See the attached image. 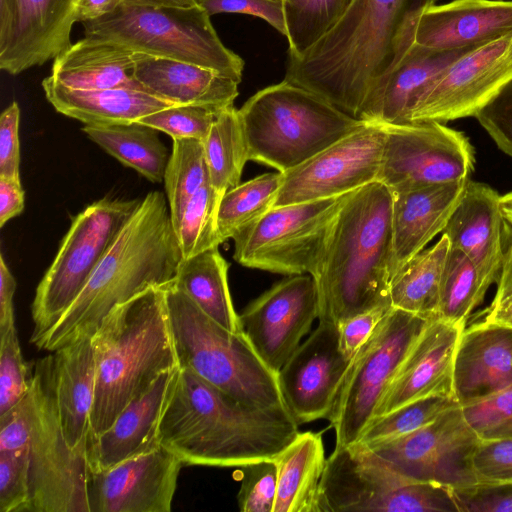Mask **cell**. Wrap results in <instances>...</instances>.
I'll return each instance as SVG.
<instances>
[{"mask_svg": "<svg viewBox=\"0 0 512 512\" xmlns=\"http://www.w3.org/2000/svg\"><path fill=\"white\" fill-rule=\"evenodd\" d=\"M392 308L390 304L378 305L339 322L337 330L341 352L353 359Z\"/></svg>", "mask_w": 512, "mask_h": 512, "instance_id": "obj_52", "label": "cell"}, {"mask_svg": "<svg viewBox=\"0 0 512 512\" xmlns=\"http://www.w3.org/2000/svg\"><path fill=\"white\" fill-rule=\"evenodd\" d=\"M55 396L65 439L75 448L88 437L96 384L92 337H83L54 351Z\"/></svg>", "mask_w": 512, "mask_h": 512, "instance_id": "obj_30", "label": "cell"}, {"mask_svg": "<svg viewBox=\"0 0 512 512\" xmlns=\"http://www.w3.org/2000/svg\"><path fill=\"white\" fill-rule=\"evenodd\" d=\"M164 289L179 367L246 405L290 413L278 373L264 363L245 334L232 333L212 320L174 280Z\"/></svg>", "mask_w": 512, "mask_h": 512, "instance_id": "obj_6", "label": "cell"}, {"mask_svg": "<svg viewBox=\"0 0 512 512\" xmlns=\"http://www.w3.org/2000/svg\"><path fill=\"white\" fill-rule=\"evenodd\" d=\"M87 137L124 166L153 183L163 181L170 154L156 129L133 122L82 127Z\"/></svg>", "mask_w": 512, "mask_h": 512, "instance_id": "obj_36", "label": "cell"}, {"mask_svg": "<svg viewBox=\"0 0 512 512\" xmlns=\"http://www.w3.org/2000/svg\"><path fill=\"white\" fill-rule=\"evenodd\" d=\"M123 0H81L77 12V22L82 24L97 20L116 11Z\"/></svg>", "mask_w": 512, "mask_h": 512, "instance_id": "obj_58", "label": "cell"}, {"mask_svg": "<svg viewBox=\"0 0 512 512\" xmlns=\"http://www.w3.org/2000/svg\"><path fill=\"white\" fill-rule=\"evenodd\" d=\"M178 368L164 372L131 401L99 436L87 439L89 471L99 472L159 446L161 416L174 386Z\"/></svg>", "mask_w": 512, "mask_h": 512, "instance_id": "obj_25", "label": "cell"}, {"mask_svg": "<svg viewBox=\"0 0 512 512\" xmlns=\"http://www.w3.org/2000/svg\"><path fill=\"white\" fill-rule=\"evenodd\" d=\"M282 183V173H265L228 190L217 209L221 244L271 209Z\"/></svg>", "mask_w": 512, "mask_h": 512, "instance_id": "obj_39", "label": "cell"}, {"mask_svg": "<svg viewBox=\"0 0 512 512\" xmlns=\"http://www.w3.org/2000/svg\"><path fill=\"white\" fill-rule=\"evenodd\" d=\"M221 110L204 105L176 104L144 116L137 122L163 132L173 140L194 138L204 141Z\"/></svg>", "mask_w": 512, "mask_h": 512, "instance_id": "obj_44", "label": "cell"}, {"mask_svg": "<svg viewBox=\"0 0 512 512\" xmlns=\"http://www.w3.org/2000/svg\"><path fill=\"white\" fill-rule=\"evenodd\" d=\"M480 442L456 406L412 433L366 447L411 479L459 488L478 481L473 458Z\"/></svg>", "mask_w": 512, "mask_h": 512, "instance_id": "obj_15", "label": "cell"}, {"mask_svg": "<svg viewBox=\"0 0 512 512\" xmlns=\"http://www.w3.org/2000/svg\"><path fill=\"white\" fill-rule=\"evenodd\" d=\"M29 512H90L87 439L72 448L60 423L53 355L37 360L30 378Z\"/></svg>", "mask_w": 512, "mask_h": 512, "instance_id": "obj_9", "label": "cell"}, {"mask_svg": "<svg viewBox=\"0 0 512 512\" xmlns=\"http://www.w3.org/2000/svg\"><path fill=\"white\" fill-rule=\"evenodd\" d=\"M430 319L392 308L352 360L328 417L335 448L357 443Z\"/></svg>", "mask_w": 512, "mask_h": 512, "instance_id": "obj_12", "label": "cell"}, {"mask_svg": "<svg viewBox=\"0 0 512 512\" xmlns=\"http://www.w3.org/2000/svg\"><path fill=\"white\" fill-rule=\"evenodd\" d=\"M25 193L21 182L0 178V227L24 210Z\"/></svg>", "mask_w": 512, "mask_h": 512, "instance_id": "obj_57", "label": "cell"}, {"mask_svg": "<svg viewBox=\"0 0 512 512\" xmlns=\"http://www.w3.org/2000/svg\"><path fill=\"white\" fill-rule=\"evenodd\" d=\"M92 341L96 384L89 440L107 430L160 375L179 367L164 286L150 287L116 305Z\"/></svg>", "mask_w": 512, "mask_h": 512, "instance_id": "obj_5", "label": "cell"}, {"mask_svg": "<svg viewBox=\"0 0 512 512\" xmlns=\"http://www.w3.org/2000/svg\"><path fill=\"white\" fill-rule=\"evenodd\" d=\"M451 490L458 512H512V481L478 480Z\"/></svg>", "mask_w": 512, "mask_h": 512, "instance_id": "obj_48", "label": "cell"}, {"mask_svg": "<svg viewBox=\"0 0 512 512\" xmlns=\"http://www.w3.org/2000/svg\"><path fill=\"white\" fill-rule=\"evenodd\" d=\"M15 0H0V42L9 34L14 18Z\"/></svg>", "mask_w": 512, "mask_h": 512, "instance_id": "obj_62", "label": "cell"}, {"mask_svg": "<svg viewBox=\"0 0 512 512\" xmlns=\"http://www.w3.org/2000/svg\"><path fill=\"white\" fill-rule=\"evenodd\" d=\"M473 464L478 480L512 481V437L481 439Z\"/></svg>", "mask_w": 512, "mask_h": 512, "instance_id": "obj_51", "label": "cell"}, {"mask_svg": "<svg viewBox=\"0 0 512 512\" xmlns=\"http://www.w3.org/2000/svg\"><path fill=\"white\" fill-rule=\"evenodd\" d=\"M352 360L339 348L337 325L319 321L278 371L282 395L298 425L328 419Z\"/></svg>", "mask_w": 512, "mask_h": 512, "instance_id": "obj_19", "label": "cell"}, {"mask_svg": "<svg viewBox=\"0 0 512 512\" xmlns=\"http://www.w3.org/2000/svg\"><path fill=\"white\" fill-rule=\"evenodd\" d=\"M500 195L485 183L467 181L463 196L443 234L450 247L462 251L486 281L498 282L508 245V226Z\"/></svg>", "mask_w": 512, "mask_h": 512, "instance_id": "obj_23", "label": "cell"}, {"mask_svg": "<svg viewBox=\"0 0 512 512\" xmlns=\"http://www.w3.org/2000/svg\"><path fill=\"white\" fill-rule=\"evenodd\" d=\"M510 80L512 33L457 59L417 100L406 124L475 116Z\"/></svg>", "mask_w": 512, "mask_h": 512, "instance_id": "obj_17", "label": "cell"}, {"mask_svg": "<svg viewBox=\"0 0 512 512\" xmlns=\"http://www.w3.org/2000/svg\"><path fill=\"white\" fill-rule=\"evenodd\" d=\"M461 409L467 423L481 437L512 418V384Z\"/></svg>", "mask_w": 512, "mask_h": 512, "instance_id": "obj_50", "label": "cell"}, {"mask_svg": "<svg viewBox=\"0 0 512 512\" xmlns=\"http://www.w3.org/2000/svg\"><path fill=\"white\" fill-rule=\"evenodd\" d=\"M497 283L498 287L492 303H495L505 297L512 296V241L510 242L507 249L505 260Z\"/></svg>", "mask_w": 512, "mask_h": 512, "instance_id": "obj_60", "label": "cell"}, {"mask_svg": "<svg viewBox=\"0 0 512 512\" xmlns=\"http://www.w3.org/2000/svg\"><path fill=\"white\" fill-rule=\"evenodd\" d=\"M30 365L22 356L16 325L0 335V415L21 401L30 389Z\"/></svg>", "mask_w": 512, "mask_h": 512, "instance_id": "obj_45", "label": "cell"}, {"mask_svg": "<svg viewBox=\"0 0 512 512\" xmlns=\"http://www.w3.org/2000/svg\"><path fill=\"white\" fill-rule=\"evenodd\" d=\"M238 113L249 160L281 173L310 159L364 122L285 80L259 90Z\"/></svg>", "mask_w": 512, "mask_h": 512, "instance_id": "obj_7", "label": "cell"}, {"mask_svg": "<svg viewBox=\"0 0 512 512\" xmlns=\"http://www.w3.org/2000/svg\"><path fill=\"white\" fill-rule=\"evenodd\" d=\"M181 260L166 196L149 192L79 296L36 348L54 352L77 339L92 337L116 305L173 281Z\"/></svg>", "mask_w": 512, "mask_h": 512, "instance_id": "obj_4", "label": "cell"}, {"mask_svg": "<svg viewBox=\"0 0 512 512\" xmlns=\"http://www.w3.org/2000/svg\"><path fill=\"white\" fill-rule=\"evenodd\" d=\"M476 47L434 50L412 44L388 77L371 122L406 124L411 109L424 92L457 59Z\"/></svg>", "mask_w": 512, "mask_h": 512, "instance_id": "obj_32", "label": "cell"}, {"mask_svg": "<svg viewBox=\"0 0 512 512\" xmlns=\"http://www.w3.org/2000/svg\"><path fill=\"white\" fill-rule=\"evenodd\" d=\"M209 182L221 199L240 183L248 158V147L238 109L220 111L203 141Z\"/></svg>", "mask_w": 512, "mask_h": 512, "instance_id": "obj_37", "label": "cell"}, {"mask_svg": "<svg viewBox=\"0 0 512 512\" xmlns=\"http://www.w3.org/2000/svg\"><path fill=\"white\" fill-rule=\"evenodd\" d=\"M288 57L304 54L327 34L353 0H282Z\"/></svg>", "mask_w": 512, "mask_h": 512, "instance_id": "obj_41", "label": "cell"}, {"mask_svg": "<svg viewBox=\"0 0 512 512\" xmlns=\"http://www.w3.org/2000/svg\"><path fill=\"white\" fill-rule=\"evenodd\" d=\"M173 226H176L189 200L209 183L203 141L194 138L173 140L163 178Z\"/></svg>", "mask_w": 512, "mask_h": 512, "instance_id": "obj_40", "label": "cell"}, {"mask_svg": "<svg viewBox=\"0 0 512 512\" xmlns=\"http://www.w3.org/2000/svg\"><path fill=\"white\" fill-rule=\"evenodd\" d=\"M449 249V239L443 234L436 244L416 254L398 270L389 288L393 308L437 318L441 277Z\"/></svg>", "mask_w": 512, "mask_h": 512, "instance_id": "obj_35", "label": "cell"}, {"mask_svg": "<svg viewBox=\"0 0 512 512\" xmlns=\"http://www.w3.org/2000/svg\"><path fill=\"white\" fill-rule=\"evenodd\" d=\"M507 437H512V418L487 431L481 436V439H498Z\"/></svg>", "mask_w": 512, "mask_h": 512, "instance_id": "obj_63", "label": "cell"}, {"mask_svg": "<svg viewBox=\"0 0 512 512\" xmlns=\"http://www.w3.org/2000/svg\"><path fill=\"white\" fill-rule=\"evenodd\" d=\"M392 203L393 193L380 181L342 196L311 274L319 321L337 325L390 304Z\"/></svg>", "mask_w": 512, "mask_h": 512, "instance_id": "obj_3", "label": "cell"}, {"mask_svg": "<svg viewBox=\"0 0 512 512\" xmlns=\"http://www.w3.org/2000/svg\"><path fill=\"white\" fill-rule=\"evenodd\" d=\"M458 512L450 487L411 479L361 443L334 448L318 512Z\"/></svg>", "mask_w": 512, "mask_h": 512, "instance_id": "obj_10", "label": "cell"}, {"mask_svg": "<svg viewBox=\"0 0 512 512\" xmlns=\"http://www.w3.org/2000/svg\"><path fill=\"white\" fill-rule=\"evenodd\" d=\"M134 78L149 93L178 105L233 106L236 81L193 63L136 53Z\"/></svg>", "mask_w": 512, "mask_h": 512, "instance_id": "obj_28", "label": "cell"}, {"mask_svg": "<svg viewBox=\"0 0 512 512\" xmlns=\"http://www.w3.org/2000/svg\"><path fill=\"white\" fill-rule=\"evenodd\" d=\"M512 384V328L476 322L463 330L454 362L453 390L460 406Z\"/></svg>", "mask_w": 512, "mask_h": 512, "instance_id": "obj_26", "label": "cell"}, {"mask_svg": "<svg viewBox=\"0 0 512 512\" xmlns=\"http://www.w3.org/2000/svg\"><path fill=\"white\" fill-rule=\"evenodd\" d=\"M219 246L182 259L175 284L212 320L235 334H244L228 285V264Z\"/></svg>", "mask_w": 512, "mask_h": 512, "instance_id": "obj_34", "label": "cell"}, {"mask_svg": "<svg viewBox=\"0 0 512 512\" xmlns=\"http://www.w3.org/2000/svg\"><path fill=\"white\" fill-rule=\"evenodd\" d=\"M237 503L242 512H273L277 492L274 460H263L241 467Z\"/></svg>", "mask_w": 512, "mask_h": 512, "instance_id": "obj_47", "label": "cell"}, {"mask_svg": "<svg viewBox=\"0 0 512 512\" xmlns=\"http://www.w3.org/2000/svg\"><path fill=\"white\" fill-rule=\"evenodd\" d=\"M16 280L0 255V335L15 325L13 298L16 291Z\"/></svg>", "mask_w": 512, "mask_h": 512, "instance_id": "obj_56", "label": "cell"}, {"mask_svg": "<svg viewBox=\"0 0 512 512\" xmlns=\"http://www.w3.org/2000/svg\"><path fill=\"white\" fill-rule=\"evenodd\" d=\"M467 181L393 193L392 278L443 232L463 196Z\"/></svg>", "mask_w": 512, "mask_h": 512, "instance_id": "obj_27", "label": "cell"}, {"mask_svg": "<svg viewBox=\"0 0 512 512\" xmlns=\"http://www.w3.org/2000/svg\"><path fill=\"white\" fill-rule=\"evenodd\" d=\"M81 0H15L8 36L0 42V68L18 75L68 49Z\"/></svg>", "mask_w": 512, "mask_h": 512, "instance_id": "obj_22", "label": "cell"}, {"mask_svg": "<svg viewBox=\"0 0 512 512\" xmlns=\"http://www.w3.org/2000/svg\"><path fill=\"white\" fill-rule=\"evenodd\" d=\"M135 58L123 46L84 36L53 60L49 77L72 89L145 90L133 75Z\"/></svg>", "mask_w": 512, "mask_h": 512, "instance_id": "obj_31", "label": "cell"}, {"mask_svg": "<svg viewBox=\"0 0 512 512\" xmlns=\"http://www.w3.org/2000/svg\"><path fill=\"white\" fill-rule=\"evenodd\" d=\"M182 465L159 446L107 470L89 471L90 512H169Z\"/></svg>", "mask_w": 512, "mask_h": 512, "instance_id": "obj_20", "label": "cell"}, {"mask_svg": "<svg viewBox=\"0 0 512 512\" xmlns=\"http://www.w3.org/2000/svg\"><path fill=\"white\" fill-rule=\"evenodd\" d=\"M512 33V0H453L426 8L413 44L434 50L480 46Z\"/></svg>", "mask_w": 512, "mask_h": 512, "instance_id": "obj_24", "label": "cell"}, {"mask_svg": "<svg viewBox=\"0 0 512 512\" xmlns=\"http://www.w3.org/2000/svg\"><path fill=\"white\" fill-rule=\"evenodd\" d=\"M220 198L210 182L189 200L174 231L182 259L190 258L221 244L217 232V209Z\"/></svg>", "mask_w": 512, "mask_h": 512, "instance_id": "obj_43", "label": "cell"}, {"mask_svg": "<svg viewBox=\"0 0 512 512\" xmlns=\"http://www.w3.org/2000/svg\"><path fill=\"white\" fill-rule=\"evenodd\" d=\"M83 26L85 37L136 53L193 63L237 83L242 79L243 59L222 43L201 5L120 6Z\"/></svg>", "mask_w": 512, "mask_h": 512, "instance_id": "obj_8", "label": "cell"}, {"mask_svg": "<svg viewBox=\"0 0 512 512\" xmlns=\"http://www.w3.org/2000/svg\"><path fill=\"white\" fill-rule=\"evenodd\" d=\"M140 201L105 197L73 218L35 291L30 338L35 347L79 296Z\"/></svg>", "mask_w": 512, "mask_h": 512, "instance_id": "obj_11", "label": "cell"}, {"mask_svg": "<svg viewBox=\"0 0 512 512\" xmlns=\"http://www.w3.org/2000/svg\"><path fill=\"white\" fill-rule=\"evenodd\" d=\"M342 196L269 209L234 235V260L272 273L311 275Z\"/></svg>", "mask_w": 512, "mask_h": 512, "instance_id": "obj_13", "label": "cell"}, {"mask_svg": "<svg viewBox=\"0 0 512 512\" xmlns=\"http://www.w3.org/2000/svg\"><path fill=\"white\" fill-rule=\"evenodd\" d=\"M326 459L322 433L299 432L274 460L277 492L273 512H318Z\"/></svg>", "mask_w": 512, "mask_h": 512, "instance_id": "obj_33", "label": "cell"}, {"mask_svg": "<svg viewBox=\"0 0 512 512\" xmlns=\"http://www.w3.org/2000/svg\"><path fill=\"white\" fill-rule=\"evenodd\" d=\"M466 323L431 318L382 396L375 417L432 395L454 396L458 343Z\"/></svg>", "mask_w": 512, "mask_h": 512, "instance_id": "obj_21", "label": "cell"}, {"mask_svg": "<svg viewBox=\"0 0 512 512\" xmlns=\"http://www.w3.org/2000/svg\"><path fill=\"white\" fill-rule=\"evenodd\" d=\"M456 406H460L458 401L445 395H432L413 401L373 418L357 443L370 447L397 439L424 427Z\"/></svg>", "mask_w": 512, "mask_h": 512, "instance_id": "obj_42", "label": "cell"}, {"mask_svg": "<svg viewBox=\"0 0 512 512\" xmlns=\"http://www.w3.org/2000/svg\"><path fill=\"white\" fill-rule=\"evenodd\" d=\"M42 88L47 101L57 112L87 126L129 124L176 105L141 89H72L49 76L43 79Z\"/></svg>", "mask_w": 512, "mask_h": 512, "instance_id": "obj_29", "label": "cell"}, {"mask_svg": "<svg viewBox=\"0 0 512 512\" xmlns=\"http://www.w3.org/2000/svg\"><path fill=\"white\" fill-rule=\"evenodd\" d=\"M32 411L31 392L0 415V451H9L28 446Z\"/></svg>", "mask_w": 512, "mask_h": 512, "instance_id": "obj_55", "label": "cell"}, {"mask_svg": "<svg viewBox=\"0 0 512 512\" xmlns=\"http://www.w3.org/2000/svg\"><path fill=\"white\" fill-rule=\"evenodd\" d=\"M385 127L364 121L310 159L282 173L271 208L338 197L378 181Z\"/></svg>", "mask_w": 512, "mask_h": 512, "instance_id": "obj_16", "label": "cell"}, {"mask_svg": "<svg viewBox=\"0 0 512 512\" xmlns=\"http://www.w3.org/2000/svg\"><path fill=\"white\" fill-rule=\"evenodd\" d=\"M490 286L462 251L450 247L441 277L437 318L466 323Z\"/></svg>", "mask_w": 512, "mask_h": 512, "instance_id": "obj_38", "label": "cell"}, {"mask_svg": "<svg viewBox=\"0 0 512 512\" xmlns=\"http://www.w3.org/2000/svg\"><path fill=\"white\" fill-rule=\"evenodd\" d=\"M378 181L392 193L467 180L474 149L461 132L439 122L386 125Z\"/></svg>", "mask_w": 512, "mask_h": 512, "instance_id": "obj_14", "label": "cell"}, {"mask_svg": "<svg viewBox=\"0 0 512 512\" xmlns=\"http://www.w3.org/2000/svg\"><path fill=\"white\" fill-rule=\"evenodd\" d=\"M201 5V0H123L122 6L188 7Z\"/></svg>", "mask_w": 512, "mask_h": 512, "instance_id": "obj_61", "label": "cell"}, {"mask_svg": "<svg viewBox=\"0 0 512 512\" xmlns=\"http://www.w3.org/2000/svg\"><path fill=\"white\" fill-rule=\"evenodd\" d=\"M28 446L0 451V512H29Z\"/></svg>", "mask_w": 512, "mask_h": 512, "instance_id": "obj_46", "label": "cell"}, {"mask_svg": "<svg viewBox=\"0 0 512 512\" xmlns=\"http://www.w3.org/2000/svg\"><path fill=\"white\" fill-rule=\"evenodd\" d=\"M436 0H353L304 54L288 57L284 80L371 122L388 77L414 42L420 14Z\"/></svg>", "mask_w": 512, "mask_h": 512, "instance_id": "obj_1", "label": "cell"}, {"mask_svg": "<svg viewBox=\"0 0 512 512\" xmlns=\"http://www.w3.org/2000/svg\"><path fill=\"white\" fill-rule=\"evenodd\" d=\"M299 432L290 413L246 405L179 367L158 440L183 464L243 467L275 460Z\"/></svg>", "mask_w": 512, "mask_h": 512, "instance_id": "obj_2", "label": "cell"}, {"mask_svg": "<svg viewBox=\"0 0 512 512\" xmlns=\"http://www.w3.org/2000/svg\"><path fill=\"white\" fill-rule=\"evenodd\" d=\"M482 321L512 328V296L491 303Z\"/></svg>", "mask_w": 512, "mask_h": 512, "instance_id": "obj_59", "label": "cell"}, {"mask_svg": "<svg viewBox=\"0 0 512 512\" xmlns=\"http://www.w3.org/2000/svg\"><path fill=\"white\" fill-rule=\"evenodd\" d=\"M499 206L505 219L512 226V191L499 197Z\"/></svg>", "mask_w": 512, "mask_h": 512, "instance_id": "obj_64", "label": "cell"}, {"mask_svg": "<svg viewBox=\"0 0 512 512\" xmlns=\"http://www.w3.org/2000/svg\"><path fill=\"white\" fill-rule=\"evenodd\" d=\"M500 150L512 157V80L474 116Z\"/></svg>", "mask_w": 512, "mask_h": 512, "instance_id": "obj_49", "label": "cell"}, {"mask_svg": "<svg viewBox=\"0 0 512 512\" xmlns=\"http://www.w3.org/2000/svg\"><path fill=\"white\" fill-rule=\"evenodd\" d=\"M318 316L317 288L310 274L290 275L275 283L239 314L245 336L276 373Z\"/></svg>", "mask_w": 512, "mask_h": 512, "instance_id": "obj_18", "label": "cell"}, {"mask_svg": "<svg viewBox=\"0 0 512 512\" xmlns=\"http://www.w3.org/2000/svg\"><path fill=\"white\" fill-rule=\"evenodd\" d=\"M201 6L210 17L220 13H239L261 18L286 37L282 0H201Z\"/></svg>", "mask_w": 512, "mask_h": 512, "instance_id": "obj_53", "label": "cell"}, {"mask_svg": "<svg viewBox=\"0 0 512 512\" xmlns=\"http://www.w3.org/2000/svg\"><path fill=\"white\" fill-rule=\"evenodd\" d=\"M20 108L16 101L0 115V178L20 181Z\"/></svg>", "mask_w": 512, "mask_h": 512, "instance_id": "obj_54", "label": "cell"}]
</instances>
